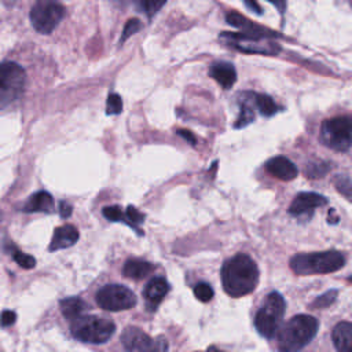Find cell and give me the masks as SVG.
<instances>
[{"label":"cell","instance_id":"obj_1","mask_svg":"<svg viewBox=\"0 0 352 352\" xmlns=\"http://www.w3.org/2000/svg\"><path fill=\"white\" fill-rule=\"evenodd\" d=\"M224 292L231 297H242L252 293L258 283L257 264L243 253L224 261L221 267Z\"/></svg>","mask_w":352,"mask_h":352},{"label":"cell","instance_id":"obj_2","mask_svg":"<svg viewBox=\"0 0 352 352\" xmlns=\"http://www.w3.org/2000/svg\"><path fill=\"white\" fill-rule=\"evenodd\" d=\"M319 323L311 315H296L289 319L276 334L279 352H298L316 336Z\"/></svg>","mask_w":352,"mask_h":352},{"label":"cell","instance_id":"obj_3","mask_svg":"<svg viewBox=\"0 0 352 352\" xmlns=\"http://www.w3.org/2000/svg\"><path fill=\"white\" fill-rule=\"evenodd\" d=\"M345 263L344 256L336 250L296 254L290 260V268L297 275L330 274L338 271Z\"/></svg>","mask_w":352,"mask_h":352},{"label":"cell","instance_id":"obj_4","mask_svg":"<svg viewBox=\"0 0 352 352\" xmlns=\"http://www.w3.org/2000/svg\"><path fill=\"white\" fill-rule=\"evenodd\" d=\"M116 324L106 318L100 316H81L72 322V336L82 342L104 344L114 334Z\"/></svg>","mask_w":352,"mask_h":352},{"label":"cell","instance_id":"obj_5","mask_svg":"<svg viewBox=\"0 0 352 352\" xmlns=\"http://www.w3.org/2000/svg\"><path fill=\"white\" fill-rule=\"evenodd\" d=\"M285 314V300L280 293L272 292L270 293L260 309L254 316V327L256 330L265 338H272L278 334L279 326Z\"/></svg>","mask_w":352,"mask_h":352},{"label":"cell","instance_id":"obj_6","mask_svg":"<svg viewBox=\"0 0 352 352\" xmlns=\"http://www.w3.org/2000/svg\"><path fill=\"white\" fill-rule=\"evenodd\" d=\"M219 38L228 47L245 52V54H258V55H276L280 51V45L272 38L249 34V33H231L223 32Z\"/></svg>","mask_w":352,"mask_h":352},{"label":"cell","instance_id":"obj_7","mask_svg":"<svg viewBox=\"0 0 352 352\" xmlns=\"http://www.w3.org/2000/svg\"><path fill=\"white\" fill-rule=\"evenodd\" d=\"M320 142L336 151H346L352 146V118L340 116L322 122Z\"/></svg>","mask_w":352,"mask_h":352},{"label":"cell","instance_id":"obj_8","mask_svg":"<svg viewBox=\"0 0 352 352\" xmlns=\"http://www.w3.org/2000/svg\"><path fill=\"white\" fill-rule=\"evenodd\" d=\"M26 73L15 62H3L0 70V104L6 109L18 100L25 89Z\"/></svg>","mask_w":352,"mask_h":352},{"label":"cell","instance_id":"obj_9","mask_svg":"<svg viewBox=\"0 0 352 352\" xmlns=\"http://www.w3.org/2000/svg\"><path fill=\"white\" fill-rule=\"evenodd\" d=\"M65 16L60 0H36L30 10V23L36 32L50 34Z\"/></svg>","mask_w":352,"mask_h":352},{"label":"cell","instance_id":"obj_10","mask_svg":"<svg viewBox=\"0 0 352 352\" xmlns=\"http://www.w3.org/2000/svg\"><path fill=\"white\" fill-rule=\"evenodd\" d=\"M96 302L106 311H125L136 305V297L122 285H106L96 293Z\"/></svg>","mask_w":352,"mask_h":352},{"label":"cell","instance_id":"obj_11","mask_svg":"<svg viewBox=\"0 0 352 352\" xmlns=\"http://www.w3.org/2000/svg\"><path fill=\"white\" fill-rule=\"evenodd\" d=\"M125 352H166L168 342L164 338H151L139 327L128 326L121 334Z\"/></svg>","mask_w":352,"mask_h":352},{"label":"cell","instance_id":"obj_12","mask_svg":"<svg viewBox=\"0 0 352 352\" xmlns=\"http://www.w3.org/2000/svg\"><path fill=\"white\" fill-rule=\"evenodd\" d=\"M326 202L327 199L318 192H300L294 197L293 202L290 204L289 213L296 217L311 214L315 208H319Z\"/></svg>","mask_w":352,"mask_h":352},{"label":"cell","instance_id":"obj_13","mask_svg":"<svg viewBox=\"0 0 352 352\" xmlns=\"http://www.w3.org/2000/svg\"><path fill=\"white\" fill-rule=\"evenodd\" d=\"M226 21L228 25L241 29V32L243 33H249V34H256V36H263V37H268V38H275L279 34L265 26H261L258 23H254L252 21H249L248 18H245L243 15H241L236 11H231L227 12L226 15Z\"/></svg>","mask_w":352,"mask_h":352},{"label":"cell","instance_id":"obj_14","mask_svg":"<svg viewBox=\"0 0 352 352\" xmlns=\"http://www.w3.org/2000/svg\"><path fill=\"white\" fill-rule=\"evenodd\" d=\"M169 283L162 276H154L148 280L144 287L143 296L146 300V307L148 311H155L157 307L161 304L164 297L169 293Z\"/></svg>","mask_w":352,"mask_h":352},{"label":"cell","instance_id":"obj_15","mask_svg":"<svg viewBox=\"0 0 352 352\" xmlns=\"http://www.w3.org/2000/svg\"><path fill=\"white\" fill-rule=\"evenodd\" d=\"M265 168L272 176L285 182L293 180L298 173L297 166L287 157H283V155H276L268 160L265 164Z\"/></svg>","mask_w":352,"mask_h":352},{"label":"cell","instance_id":"obj_16","mask_svg":"<svg viewBox=\"0 0 352 352\" xmlns=\"http://www.w3.org/2000/svg\"><path fill=\"white\" fill-rule=\"evenodd\" d=\"M78 230L72 224H65L58 228H55L52 239L50 242V250L56 252L60 249H66L73 246L78 241Z\"/></svg>","mask_w":352,"mask_h":352},{"label":"cell","instance_id":"obj_17","mask_svg":"<svg viewBox=\"0 0 352 352\" xmlns=\"http://www.w3.org/2000/svg\"><path fill=\"white\" fill-rule=\"evenodd\" d=\"M209 76L214 78L219 82V85L223 87L224 89L231 88L236 81V72L234 65L224 60L213 63L209 67Z\"/></svg>","mask_w":352,"mask_h":352},{"label":"cell","instance_id":"obj_18","mask_svg":"<svg viewBox=\"0 0 352 352\" xmlns=\"http://www.w3.org/2000/svg\"><path fill=\"white\" fill-rule=\"evenodd\" d=\"M54 209V199L52 195L48 191H37L22 206V210L26 213H34V212H44L50 213Z\"/></svg>","mask_w":352,"mask_h":352},{"label":"cell","instance_id":"obj_19","mask_svg":"<svg viewBox=\"0 0 352 352\" xmlns=\"http://www.w3.org/2000/svg\"><path fill=\"white\" fill-rule=\"evenodd\" d=\"M331 337L338 352H352V323L340 322L333 329Z\"/></svg>","mask_w":352,"mask_h":352},{"label":"cell","instance_id":"obj_20","mask_svg":"<svg viewBox=\"0 0 352 352\" xmlns=\"http://www.w3.org/2000/svg\"><path fill=\"white\" fill-rule=\"evenodd\" d=\"M153 270H154V265L150 261L143 260V258L132 257V258H128L125 261L122 272L126 278L139 280V279L146 278L148 274H151Z\"/></svg>","mask_w":352,"mask_h":352},{"label":"cell","instance_id":"obj_21","mask_svg":"<svg viewBox=\"0 0 352 352\" xmlns=\"http://www.w3.org/2000/svg\"><path fill=\"white\" fill-rule=\"evenodd\" d=\"M59 307H60V312L62 315L69 319L70 322L84 316V312L89 308L88 304L81 300L80 297H67V298H63L60 300L59 302Z\"/></svg>","mask_w":352,"mask_h":352},{"label":"cell","instance_id":"obj_22","mask_svg":"<svg viewBox=\"0 0 352 352\" xmlns=\"http://www.w3.org/2000/svg\"><path fill=\"white\" fill-rule=\"evenodd\" d=\"M249 96H250L252 102L254 103L253 106L260 111L261 116L271 117V116H274V114L279 110L278 106H276V103L274 102V99H272L270 95L249 92Z\"/></svg>","mask_w":352,"mask_h":352},{"label":"cell","instance_id":"obj_23","mask_svg":"<svg viewBox=\"0 0 352 352\" xmlns=\"http://www.w3.org/2000/svg\"><path fill=\"white\" fill-rule=\"evenodd\" d=\"M133 1L138 6L139 11H142L147 16H151L155 12H158L168 0H133Z\"/></svg>","mask_w":352,"mask_h":352},{"label":"cell","instance_id":"obj_24","mask_svg":"<svg viewBox=\"0 0 352 352\" xmlns=\"http://www.w3.org/2000/svg\"><path fill=\"white\" fill-rule=\"evenodd\" d=\"M125 213H126L125 224H128V226L132 227L139 235H142V231H140L139 226L144 221V214L140 213L135 206H131V205L125 209Z\"/></svg>","mask_w":352,"mask_h":352},{"label":"cell","instance_id":"obj_25","mask_svg":"<svg viewBox=\"0 0 352 352\" xmlns=\"http://www.w3.org/2000/svg\"><path fill=\"white\" fill-rule=\"evenodd\" d=\"M253 120H254V111H253L252 106H249L248 102L243 100L241 103V111H239L238 120L234 122V126L235 128H243L248 124H250Z\"/></svg>","mask_w":352,"mask_h":352},{"label":"cell","instance_id":"obj_26","mask_svg":"<svg viewBox=\"0 0 352 352\" xmlns=\"http://www.w3.org/2000/svg\"><path fill=\"white\" fill-rule=\"evenodd\" d=\"M213 294H214V292H213L212 286L206 282H199L194 286V296L197 300H199L202 302L210 301L213 298Z\"/></svg>","mask_w":352,"mask_h":352},{"label":"cell","instance_id":"obj_27","mask_svg":"<svg viewBox=\"0 0 352 352\" xmlns=\"http://www.w3.org/2000/svg\"><path fill=\"white\" fill-rule=\"evenodd\" d=\"M103 216L109 220V221H122L125 223L126 220V213L125 210H122L120 206L113 205V206H106L102 210Z\"/></svg>","mask_w":352,"mask_h":352},{"label":"cell","instance_id":"obj_28","mask_svg":"<svg viewBox=\"0 0 352 352\" xmlns=\"http://www.w3.org/2000/svg\"><path fill=\"white\" fill-rule=\"evenodd\" d=\"M122 111V99L120 95L111 92L106 100V114H120Z\"/></svg>","mask_w":352,"mask_h":352},{"label":"cell","instance_id":"obj_29","mask_svg":"<svg viewBox=\"0 0 352 352\" xmlns=\"http://www.w3.org/2000/svg\"><path fill=\"white\" fill-rule=\"evenodd\" d=\"M336 188L349 201H352V183L348 177L345 176H337L334 180Z\"/></svg>","mask_w":352,"mask_h":352},{"label":"cell","instance_id":"obj_30","mask_svg":"<svg viewBox=\"0 0 352 352\" xmlns=\"http://www.w3.org/2000/svg\"><path fill=\"white\" fill-rule=\"evenodd\" d=\"M12 258H14V261L19 267H22L25 270H30V268H33L36 265V258L33 256H29V254H26L23 252H19V250H15L12 253Z\"/></svg>","mask_w":352,"mask_h":352},{"label":"cell","instance_id":"obj_31","mask_svg":"<svg viewBox=\"0 0 352 352\" xmlns=\"http://www.w3.org/2000/svg\"><path fill=\"white\" fill-rule=\"evenodd\" d=\"M140 29H142V22H140V19H138V18L129 19V21L125 23V26H124V30H122L120 43L122 44L128 37H131L132 34L138 33Z\"/></svg>","mask_w":352,"mask_h":352},{"label":"cell","instance_id":"obj_32","mask_svg":"<svg viewBox=\"0 0 352 352\" xmlns=\"http://www.w3.org/2000/svg\"><path fill=\"white\" fill-rule=\"evenodd\" d=\"M336 297H337V290H329L324 294L319 296L311 305L314 308H326L334 302Z\"/></svg>","mask_w":352,"mask_h":352},{"label":"cell","instance_id":"obj_33","mask_svg":"<svg viewBox=\"0 0 352 352\" xmlns=\"http://www.w3.org/2000/svg\"><path fill=\"white\" fill-rule=\"evenodd\" d=\"M327 169H329V165L324 164V162H319V164H311L309 166H307V176L308 177H320L323 176L324 173H327Z\"/></svg>","mask_w":352,"mask_h":352},{"label":"cell","instance_id":"obj_34","mask_svg":"<svg viewBox=\"0 0 352 352\" xmlns=\"http://www.w3.org/2000/svg\"><path fill=\"white\" fill-rule=\"evenodd\" d=\"M15 319H16V314H15L14 311L4 309L3 314H1V326H3V327L11 326V324L15 323Z\"/></svg>","mask_w":352,"mask_h":352},{"label":"cell","instance_id":"obj_35","mask_svg":"<svg viewBox=\"0 0 352 352\" xmlns=\"http://www.w3.org/2000/svg\"><path fill=\"white\" fill-rule=\"evenodd\" d=\"M72 210H73V208H72V205H70V204H67V202H65V201H62V202H60V205H59V213H60V217H63V219L70 217Z\"/></svg>","mask_w":352,"mask_h":352},{"label":"cell","instance_id":"obj_36","mask_svg":"<svg viewBox=\"0 0 352 352\" xmlns=\"http://www.w3.org/2000/svg\"><path fill=\"white\" fill-rule=\"evenodd\" d=\"M243 3L246 4V7L250 10V11H253V12H256V14H263V10H261V7L258 6V3L256 1V0H243Z\"/></svg>","mask_w":352,"mask_h":352},{"label":"cell","instance_id":"obj_37","mask_svg":"<svg viewBox=\"0 0 352 352\" xmlns=\"http://www.w3.org/2000/svg\"><path fill=\"white\" fill-rule=\"evenodd\" d=\"M177 132V135L179 136H182L184 140H187L188 143H191V144H194L195 143V136L190 132V131H186V129H177L176 131Z\"/></svg>","mask_w":352,"mask_h":352},{"label":"cell","instance_id":"obj_38","mask_svg":"<svg viewBox=\"0 0 352 352\" xmlns=\"http://www.w3.org/2000/svg\"><path fill=\"white\" fill-rule=\"evenodd\" d=\"M267 1L272 3V4L278 8V11H279L280 14L285 12V10H286V0H267Z\"/></svg>","mask_w":352,"mask_h":352},{"label":"cell","instance_id":"obj_39","mask_svg":"<svg viewBox=\"0 0 352 352\" xmlns=\"http://www.w3.org/2000/svg\"><path fill=\"white\" fill-rule=\"evenodd\" d=\"M204 352H223V351H220V349H217L216 346H209L206 351H204Z\"/></svg>","mask_w":352,"mask_h":352}]
</instances>
